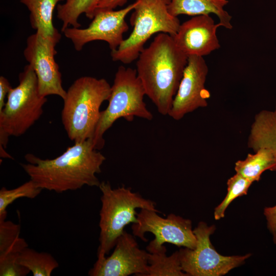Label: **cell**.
<instances>
[{"mask_svg":"<svg viewBox=\"0 0 276 276\" xmlns=\"http://www.w3.org/2000/svg\"><path fill=\"white\" fill-rule=\"evenodd\" d=\"M65 0H20L30 11L31 27L38 34L58 43L61 34L53 24V14L57 4Z\"/></svg>","mask_w":276,"mask_h":276,"instance_id":"cell-17","label":"cell"},{"mask_svg":"<svg viewBox=\"0 0 276 276\" xmlns=\"http://www.w3.org/2000/svg\"><path fill=\"white\" fill-rule=\"evenodd\" d=\"M21 166L30 179L42 190L60 193L84 186L99 187L96 175L101 172L105 157L95 148L91 139L76 143L59 156L42 159L28 153Z\"/></svg>","mask_w":276,"mask_h":276,"instance_id":"cell-1","label":"cell"},{"mask_svg":"<svg viewBox=\"0 0 276 276\" xmlns=\"http://www.w3.org/2000/svg\"><path fill=\"white\" fill-rule=\"evenodd\" d=\"M103 0H65L64 3L57 6V18L62 22L61 32L70 26L80 28L79 16L84 13L89 19H93L95 10Z\"/></svg>","mask_w":276,"mask_h":276,"instance_id":"cell-20","label":"cell"},{"mask_svg":"<svg viewBox=\"0 0 276 276\" xmlns=\"http://www.w3.org/2000/svg\"><path fill=\"white\" fill-rule=\"evenodd\" d=\"M146 95L135 69L120 66L116 73L106 108L101 111L92 141L99 150L104 146L103 135L116 120L124 118L131 122L134 117L147 120L153 118L144 101Z\"/></svg>","mask_w":276,"mask_h":276,"instance_id":"cell-6","label":"cell"},{"mask_svg":"<svg viewBox=\"0 0 276 276\" xmlns=\"http://www.w3.org/2000/svg\"><path fill=\"white\" fill-rule=\"evenodd\" d=\"M157 213L141 209L137 213L138 222L131 226L133 235L144 242L148 241L145 237V233L149 232L154 235L155 238L150 242L147 249L159 247L165 243L190 249L195 248L197 240L190 220L172 213L163 218Z\"/></svg>","mask_w":276,"mask_h":276,"instance_id":"cell-9","label":"cell"},{"mask_svg":"<svg viewBox=\"0 0 276 276\" xmlns=\"http://www.w3.org/2000/svg\"><path fill=\"white\" fill-rule=\"evenodd\" d=\"M19 84L11 88L4 108L0 110V154H9L5 149L9 137L23 135L41 117L46 97L39 93L36 75L29 64L18 77Z\"/></svg>","mask_w":276,"mask_h":276,"instance_id":"cell-5","label":"cell"},{"mask_svg":"<svg viewBox=\"0 0 276 276\" xmlns=\"http://www.w3.org/2000/svg\"><path fill=\"white\" fill-rule=\"evenodd\" d=\"M147 250L149 252L147 276H188L182 270L178 251L168 256L164 245Z\"/></svg>","mask_w":276,"mask_h":276,"instance_id":"cell-19","label":"cell"},{"mask_svg":"<svg viewBox=\"0 0 276 276\" xmlns=\"http://www.w3.org/2000/svg\"><path fill=\"white\" fill-rule=\"evenodd\" d=\"M127 1V0H103L98 5L96 10H114L119 6H123Z\"/></svg>","mask_w":276,"mask_h":276,"instance_id":"cell-28","label":"cell"},{"mask_svg":"<svg viewBox=\"0 0 276 276\" xmlns=\"http://www.w3.org/2000/svg\"><path fill=\"white\" fill-rule=\"evenodd\" d=\"M19 254H9L0 258V276H25L30 272L18 263Z\"/></svg>","mask_w":276,"mask_h":276,"instance_id":"cell-25","label":"cell"},{"mask_svg":"<svg viewBox=\"0 0 276 276\" xmlns=\"http://www.w3.org/2000/svg\"><path fill=\"white\" fill-rule=\"evenodd\" d=\"M99 188L102 195L97 260H101L114 247L125 227L138 222L136 209L159 212L156 209L155 202L132 192L130 188L123 185L112 188L107 181L101 182Z\"/></svg>","mask_w":276,"mask_h":276,"instance_id":"cell-4","label":"cell"},{"mask_svg":"<svg viewBox=\"0 0 276 276\" xmlns=\"http://www.w3.org/2000/svg\"><path fill=\"white\" fill-rule=\"evenodd\" d=\"M252 183L238 173L229 178L227 181V194L223 201L215 209V219L219 220L224 217L225 212L229 204L236 198L246 195Z\"/></svg>","mask_w":276,"mask_h":276,"instance_id":"cell-24","label":"cell"},{"mask_svg":"<svg viewBox=\"0 0 276 276\" xmlns=\"http://www.w3.org/2000/svg\"><path fill=\"white\" fill-rule=\"evenodd\" d=\"M247 145L254 152L268 149L276 157V106L274 110H262L255 115Z\"/></svg>","mask_w":276,"mask_h":276,"instance_id":"cell-16","label":"cell"},{"mask_svg":"<svg viewBox=\"0 0 276 276\" xmlns=\"http://www.w3.org/2000/svg\"><path fill=\"white\" fill-rule=\"evenodd\" d=\"M57 44L35 33L27 38L24 55L36 75L39 94L44 97L56 95L63 99L66 91L62 87L61 74L55 60Z\"/></svg>","mask_w":276,"mask_h":276,"instance_id":"cell-11","label":"cell"},{"mask_svg":"<svg viewBox=\"0 0 276 276\" xmlns=\"http://www.w3.org/2000/svg\"><path fill=\"white\" fill-rule=\"evenodd\" d=\"M188 59L172 36L164 33H158L137 59L135 70L145 94L162 115H168Z\"/></svg>","mask_w":276,"mask_h":276,"instance_id":"cell-2","label":"cell"},{"mask_svg":"<svg viewBox=\"0 0 276 276\" xmlns=\"http://www.w3.org/2000/svg\"><path fill=\"white\" fill-rule=\"evenodd\" d=\"M264 214L267 221V228L272 235L273 242L276 244V205L266 207Z\"/></svg>","mask_w":276,"mask_h":276,"instance_id":"cell-26","label":"cell"},{"mask_svg":"<svg viewBox=\"0 0 276 276\" xmlns=\"http://www.w3.org/2000/svg\"><path fill=\"white\" fill-rule=\"evenodd\" d=\"M214 225L200 222L193 229L197 242L194 249L181 248L179 257L182 271L188 276H220L242 265L250 254L224 256L219 254L210 241Z\"/></svg>","mask_w":276,"mask_h":276,"instance_id":"cell-8","label":"cell"},{"mask_svg":"<svg viewBox=\"0 0 276 276\" xmlns=\"http://www.w3.org/2000/svg\"><path fill=\"white\" fill-rule=\"evenodd\" d=\"M220 27L210 15L195 16L180 24L172 37L177 48L188 57H203L220 48L216 34Z\"/></svg>","mask_w":276,"mask_h":276,"instance_id":"cell-14","label":"cell"},{"mask_svg":"<svg viewBox=\"0 0 276 276\" xmlns=\"http://www.w3.org/2000/svg\"><path fill=\"white\" fill-rule=\"evenodd\" d=\"M42 190L31 179L14 189L9 190L2 188L0 190V220H6L7 209L14 201L22 197L34 198Z\"/></svg>","mask_w":276,"mask_h":276,"instance_id":"cell-23","label":"cell"},{"mask_svg":"<svg viewBox=\"0 0 276 276\" xmlns=\"http://www.w3.org/2000/svg\"><path fill=\"white\" fill-rule=\"evenodd\" d=\"M209 68L203 57H188L178 88L168 113L175 120L199 108L206 107L210 97L205 83Z\"/></svg>","mask_w":276,"mask_h":276,"instance_id":"cell-12","label":"cell"},{"mask_svg":"<svg viewBox=\"0 0 276 276\" xmlns=\"http://www.w3.org/2000/svg\"><path fill=\"white\" fill-rule=\"evenodd\" d=\"M111 86L105 79L82 76L76 79L63 99L61 120L68 138L75 143L92 139L99 121L100 107L110 98Z\"/></svg>","mask_w":276,"mask_h":276,"instance_id":"cell-3","label":"cell"},{"mask_svg":"<svg viewBox=\"0 0 276 276\" xmlns=\"http://www.w3.org/2000/svg\"><path fill=\"white\" fill-rule=\"evenodd\" d=\"M149 252L139 247L135 238L124 231L119 237L113 252L97 260L89 271L90 276H147Z\"/></svg>","mask_w":276,"mask_h":276,"instance_id":"cell-13","label":"cell"},{"mask_svg":"<svg viewBox=\"0 0 276 276\" xmlns=\"http://www.w3.org/2000/svg\"><path fill=\"white\" fill-rule=\"evenodd\" d=\"M130 19L133 30L118 48L111 52L112 60L129 64L137 59L152 35L164 33L173 36L180 23L168 10L170 0H136Z\"/></svg>","mask_w":276,"mask_h":276,"instance_id":"cell-7","label":"cell"},{"mask_svg":"<svg viewBox=\"0 0 276 276\" xmlns=\"http://www.w3.org/2000/svg\"><path fill=\"white\" fill-rule=\"evenodd\" d=\"M228 3L227 0H170L168 10L176 17L179 15L195 16L213 13L217 16L221 27L232 29V16L224 9Z\"/></svg>","mask_w":276,"mask_h":276,"instance_id":"cell-15","label":"cell"},{"mask_svg":"<svg viewBox=\"0 0 276 276\" xmlns=\"http://www.w3.org/2000/svg\"><path fill=\"white\" fill-rule=\"evenodd\" d=\"M136 5L135 1L119 10H96L88 27H68L63 32L72 41L77 51H80L86 43L95 40L106 41L111 51H114L124 40L123 34L128 30L125 17Z\"/></svg>","mask_w":276,"mask_h":276,"instance_id":"cell-10","label":"cell"},{"mask_svg":"<svg viewBox=\"0 0 276 276\" xmlns=\"http://www.w3.org/2000/svg\"><path fill=\"white\" fill-rule=\"evenodd\" d=\"M17 262L28 269L33 276H50L59 266L58 262L50 254L38 252L28 246L19 252Z\"/></svg>","mask_w":276,"mask_h":276,"instance_id":"cell-21","label":"cell"},{"mask_svg":"<svg viewBox=\"0 0 276 276\" xmlns=\"http://www.w3.org/2000/svg\"><path fill=\"white\" fill-rule=\"evenodd\" d=\"M12 87L7 78L0 77V110L5 106V99Z\"/></svg>","mask_w":276,"mask_h":276,"instance_id":"cell-27","label":"cell"},{"mask_svg":"<svg viewBox=\"0 0 276 276\" xmlns=\"http://www.w3.org/2000/svg\"><path fill=\"white\" fill-rule=\"evenodd\" d=\"M235 163V170L252 182L259 181L266 170L276 171V157L269 150L261 148Z\"/></svg>","mask_w":276,"mask_h":276,"instance_id":"cell-18","label":"cell"},{"mask_svg":"<svg viewBox=\"0 0 276 276\" xmlns=\"http://www.w3.org/2000/svg\"><path fill=\"white\" fill-rule=\"evenodd\" d=\"M20 226L11 221L0 220V258L9 254L19 253L28 247L20 237Z\"/></svg>","mask_w":276,"mask_h":276,"instance_id":"cell-22","label":"cell"}]
</instances>
